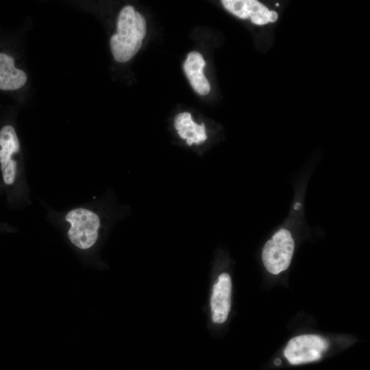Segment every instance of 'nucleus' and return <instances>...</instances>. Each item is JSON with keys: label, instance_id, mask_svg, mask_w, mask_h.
Segmentation results:
<instances>
[{"label": "nucleus", "instance_id": "nucleus-8", "mask_svg": "<svg viewBox=\"0 0 370 370\" xmlns=\"http://www.w3.org/2000/svg\"><path fill=\"white\" fill-rule=\"evenodd\" d=\"M206 62L197 51L190 52L184 63V71L193 89L199 95H206L210 86L203 73Z\"/></svg>", "mask_w": 370, "mask_h": 370}, {"label": "nucleus", "instance_id": "nucleus-5", "mask_svg": "<svg viewBox=\"0 0 370 370\" xmlns=\"http://www.w3.org/2000/svg\"><path fill=\"white\" fill-rule=\"evenodd\" d=\"M0 163L3 182L12 184L16 175V162L12 159L20 149L19 140L14 128L7 125L0 130Z\"/></svg>", "mask_w": 370, "mask_h": 370}, {"label": "nucleus", "instance_id": "nucleus-1", "mask_svg": "<svg viewBox=\"0 0 370 370\" xmlns=\"http://www.w3.org/2000/svg\"><path fill=\"white\" fill-rule=\"evenodd\" d=\"M146 31L143 16L131 5L124 7L118 16L116 33L110 41L114 60L119 62L131 60L140 49Z\"/></svg>", "mask_w": 370, "mask_h": 370}, {"label": "nucleus", "instance_id": "nucleus-6", "mask_svg": "<svg viewBox=\"0 0 370 370\" xmlns=\"http://www.w3.org/2000/svg\"><path fill=\"white\" fill-rule=\"evenodd\" d=\"M226 10L241 18H249L256 25H262L275 22L278 18L276 12L269 10L265 5L255 0H223Z\"/></svg>", "mask_w": 370, "mask_h": 370}, {"label": "nucleus", "instance_id": "nucleus-3", "mask_svg": "<svg viewBox=\"0 0 370 370\" xmlns=\"http://www.w3.org/2000/svg\"><path fill=\"white\" fill-rule=\"evenodd\" d=\"M295 243L291 233L285 228L278 230L265 243L262 260L266 269L272 274H279L289 267Z\"/></svg>", "mask_w": 370, "mask_h": 370}, {"label": "nucleus", "instance_id": "nucleus-10", "mask_svg": "<svg viewBox=\"0 0 370 370\" xmlns=\"http://www.w3.org/2000/svg\"><path fill=\"white\" fill-rule=\"evenodd\" d=\"M174 125L179 136L186 140L188 145L193 143L199 144L207 138L204 124L197 125L193 121L188 112L180 113L176 115Z\"/></svg>", "mask_w": 370, "mask_h": 370}, {"label": "nucleus", "instance_id": "nucleus-9", "mask_svg": "<svg viewBox=\"0 0 370 370\" xmlns=\"http://www.w3.org/2000/svg\"><path fill=\"white\" fill-rule=\"evenodd\" d=\"M26 82V73L14 66L13 58L0 53V90H16L23 87Z\"/></svg>", "mask_w": 370, "mask_h": 370}, {"label": "nucleus", "instance_id": "nucleus-7", "mask_svg": "<svg viewBox=\"0 0 370 370\" xmlns=\"http://www.w3.org/2000/svg\"><path fill=\"white\" fill-rule=\"evenodd\" d=\"M232 281L230 276L223 273L216 281L210 300L212 317L214 323H222L227 318L231 306Z\"/></svg>", "mask_w": 370, "mask_h": 370}, {"label": "nucleus", "instance_id": "nucleus-2", "mask_svg": "<svg viewBox=\"0 0 370 370\" xmlns=\"http://www.w3.org/2000/svg\"><path fill=\"white\" fill-rule=\"evenodd\" d=\"M71 227L68 236L77 248L87 250L92 247L98 238L100 220L94 212L84 208L70 210L65 217Z\"/></svg>", "mask_w": 370, "mask_h": 370}, {"label": "nucleus", "instance_id": "nucleus-4", "mask_svg": "<svg viewBox=\"0 0 370 370\" xmlns=\"http://www.w3.org/2000/svg\"><path fill=\"white\" fill-rule=\"evenodd\" d=\"M327 348L328 342L318 335H300L288 341L284 356L291 364L299 365L319 360Z\"/></svg>", "mask_w": 370, "mask_h": 370}]
</instances>
